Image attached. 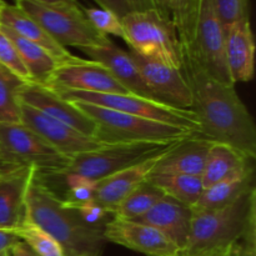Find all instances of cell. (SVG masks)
Wrapping results in <instances>:
<instances>
[{
    "instance_id": "obj_1",
    "label": "cell",
    "mask_w": 256,
    "mask_h": 256,
    "mask_svg": "<svg viewBox=\"0 0 256 256\" xmlns=\"http://www.w3.org/2000/svg\"><path fill=\"white\" fill-rule=\"evenodd\" d=\"M182 72L192 90V110L199 120V135L229 145L254 162L256 125L235 85L210 76L185 48H182Z\"/></svg>"
},
{
    "instance_id": "obj_2",
    "label": "cell",
    "mask_w": 256,
    "mask_h": 256,
    "mask_svg": "<svg viewBox=\"0 0 256 256\" xmlns=\"http://www.w3.org/2000/svg\"><path fill=\"white\" fill-rule=\"evenodd\" d=\"M26 216L54 238L64 256L104 254L105 224H86L76 210L62 204V199L38 172L28 189Z\"/></svg>"
},
{
    "instance_id": "obj_3",
    "label": "cell",
    "mask_w": 256,
    "mask_h": 256,
    "mask_svg": "<svg viewBox=\"0 0 256 256\" xmlns=\"http://www.w3.org/2000/svg\"><path fill=\"white\" fill-rule=\"evenodd\" d=\"M192 212L189 239L182 256H222L256 222V188L219 209Z\"/></svg>"
},
{
    "instance_id": "obj_4",
    "label": "cell",
    "mask_w": 256,
    "mask_h": 256,
    "mask_svg": "<svg viewBox=\"0 0 256 256\" xmlns=\"http://www.w3.org/2000/svg\"><path fill=\"white\" fill-rule=\"evenodd\" d=\"M96 124L95 138L108 144L116 142H175L195 132L182 128L98 105L70 102Z\"/></svg>"
},
{
    "instance_id": "obj_5",
    "label": "cell",
    "mask_w": 256,
    "mask_h": 256,
    "mask_svg": "<svg viewBox=\"0 0 256 256\" xmlns=\"http://www.w3.org/2000/svg\"><path fill=\"white\" fill-rule=\"evenodd\" d=\"M16 6L36 22L62 46L82 49L99 46L112 40L98 32L75 2H44L36 0H20Z\"/></svg>"
},
{
    "instance_id": "obj_6",
    "label": "cell",
    "mask_w": 256,
    "mask_h": 256,
    "mask_svg": "<svg viewBox=\"0 0 256 256\" xmlns=\"http://www.w3.org/2000/svg\"><path fill=\"white\" fill-rule=\"evenodd\" d=\"M124 40L142 56L182 69V45L170 19L156 10L132 12L122 19Z\"/></svg>"
},
{
    "instance_id": "obj_7",
    "label": "cell",
    "mask_w": 256,
    "mask_h": 256,
    "mask_svg": "<svg viewBox=\"0 0 256 256\" xmlns=\"http://www.w3.org/2000/svg\"><path fill=\"white\" fill-rule=\"evenodd\" d=\"M55 92L68 102H80L98 105V106L182 128L195 134L200 132L199 120L192 109L170 106L158 100L139 96L132 92H75V90H59Z\"/></svg>"
},
{
    "instance_id": "obj_8",
    "label": "cell",
    "mask_w": 256,
    "mask_h": 256,
    "mask_svg": "<svg viewBox=\"0 0 256 256\" xmlns=\"http://www.w3.org/2000/svg\"><path fill=\"white\" fill-rule=\"evenodd\" d=\"M175 142H136L106 144L92 152L72 156L66 169L55 176L74 175L92 182H99L136 162L166 152Z\"/></svg>"
},
{
    "instance_id": "obj_9",
    "label": "cell",
    "mask_w": 256,
    "mask_h": 256,
    "mask_svg": "<svg viewBox=\"0 0 256 256\" xmlns=\"http://www.w3.org/2000/svg\"><path fill=\"white\" fill-rule=\"evenodd\" d=\"M70 160L22 122L0 124L2 162L32 166L42 176H55L66 169Z\"/></svg>"
},
{
    "instance_id": "obj_10",
    "label": "cell",
    "mask_w": 256,
    "mask_h": 256,
    "mask_svg": "<svg viewBox=\"0 0 256 256\" xmlns=\"http://www.w3.org/2000/svg\"><path fill=\"white\" fill-rule=\"evenodd\" d=\"M190 50L200 66L214 79L232 84L225 56V28L220 22L212 0H199L194 42Z\"/></svg>"
},
{
    "instance_id": "obj_11",
    "label": "cell",
    "mask_w": 256,
    "mask_h": 256,
    "mask_svg": "<svg viewBox=\"0 0 256 256\" xmlns=\"http://www.w3.org/2000/svg\"><path fill=\"white\" fill-rule=\"evenodd\" d=\"M44 86L85 92H129L100 62L72 56L59 62Z\"/></svg>"
},
{
    "instance_id": "obj_12",
    "label": "cell",
    "mask_w": 256,
    "mask_h": 256,
    "mask_svg": "<svg viewBox=\"0 0 256 256\" xmlns=\"http://www.w3.org/2000/svg\"><path fill=\"white\" fill-rule=\"evenodd\" d=\"M20 122L35 134L39 135L50 146L70 159L75 155L92 152L108 144L94 136L82 134L69 125L58 122L22 102Z\"/></svg>"
},
{
    "instance_id": "obj_13",
    "label": "cell",
    "mask_w": 256,
    "mask_h": 256,
    "mask_svg": "<svg viewBox=\"0 0 256 256\" xmlns=\"http://www.w3.org/2000/svg\"><path fill=\"white\" fill-rule=\"evenodd\" d=\"M155 100L180 109H192V94L182 69L129 52Z\"/></svg>"
},
{
    "instance_id": "obj_14",
    "label": "cell",
    "mask_w": 256,
    "mask_h": 256,
    "mask_svg": "<svg viewBox=\"0 0 256 256\" xmlns=\"http://www.w3.org/2000/svg\"><path fill=\"white\" fill-rule=\"evenodd\" d=\"M106 242L120 245L146 256H182V250L160 230L136 222L112 216L104 226Z\"/></svg>"
},
{
    "instance_id": "obj_15",
    "label": "cell",
    "mask_w": 256,
    "mask_h": 256,
    "mask_svg": "<svg viewBox=\"0 0 256 256\" xmlns=\"http://www.w3.org/2000/svg\"><path fill=\"white\" fill-rule=\"evenodd\" d=\"M20 102L88 136L96 135V124L72 102L44 85L26 82L19 92Z\"/></svg>"
},
{
    "instance_id": "obj_16",
    "label": "cell",
    "mask_w": 256,
    "mask_h": 256,
    "mask_svg": "<svg viewBox=\"0 0 256 256\" xmlns=\"http://www.w3.org/2000/svg\"><path fill=\"white\" fill-rule=\"evenodd\" d=\"M164 152L154 155V156L136 162L126 169L120 170L105 179L95 182L94 202L102 205L109 214H112L115 208L128 195L132 194L138 186L146 182L148 176L154 172L158 162Z\"/></svg>"
},
{
    "instance_id": "obj_17",
    "label": "cell",
    "mask_w": 256,
    "mask_h": 256,
    "mask_svg": "<svg viewBox=\"0 0 256 256\" xmlns=\"http://www.w3.org/2000/svg\"><path fill=\"white\" fill-rule=\"evenodd\" d=\"M35 172L20 166L0 176V230L15 232L26 222V194Z\"/></svg>"
},
{
    "instance_id": "obj_18",
    "label": "cell",
    "mask_w": 256,
    "mask_h": 256,
    "mask_svg": "<svg viewBox=\"0 0 256 256\" xmlns=\"http://www.w3.org/2000/svg\"><path fill=\"white\" fill-rule=\"evenodd\" d=\"M225 56L232 84L248 82L254 78L255 42L249 19L225 29Z\"/></svg>"
},
{
    "instance_id": "obj_19",
    "label": "cell",
    "mask_w": 256,
    "mask_h": 256,
    "mask_svg": "<svg viewBox=\"0 0 256 256\" xmlns=\"http://www.w3.org/2000/svg\"><path fill=\"white\" fill-rule=\"evenodd\" d=\"M212 142L199 134L189 135L162 155L152 172L202 176Z\"/></svg>"
},
{
    "instance_id": "obj_20",
    "label": "cell",
    "mask_w": 256,
    "mask_h": 256,
    "mask_svg": "<svg viewBox=\"0 0 256 256\" xmlns=\"http://www.w3.org/2000/svg\"><path fill=\"white\" fill-rule=\"evenodd\" d=\"M80 50L89 56L90 60L104 65L129 92L154 99L129 52L120 49L112 42L99 46L82 48Z\"/></svg>"
},
{
    "instance_id": "obj_21",
    "label": "cell",
    "mask_w": 256,
    "mask_h": 256,
    "mask_svg": "<svg viewBox=\"0 0 256 256\" xmlns=\"http://www.w3.org/2000/svg\"><path fill=\"white\" fill-rule=\"evenodd\" d=\"M192 214V209L186 205L164 196L136 222L160 230L182 250V254L189 239Z\"/></svg>"
},
{
    "instance_id": "obj_22",
    "label": "cell",
    "mask_w": 256,
    "mask_h": 256,
    "mask_svg": "<svg viewBox=\"0 0 256 256\" xmlns=\"http://www.w3.org/2000/svg\"><path fill=\"white\" fill-rule=\"evenodd\" d=\"M0 25L9 28L18 35L24 39L39 45L42 49L46 50L58 62H66L72 59L74 55L66 49L58 44L49 34L44 30V28L35 22L32 16L22 12L16 5L6 4L0 12Z\"/></svg>"
},
{
    "instance_id": "obj_23",
    "label": "cell",
    "mask_w": 256,
    "mask_h": 256,
    "mask_svg": "<svg viewBox=\"0 0 256 256\" xmlns=\"http://www.w3.org/2000/svg\"><path fill=\"white\" fill-rule=\"evenodd\" d=\"M252 162H254L245 158L234 148L214 142L210 146L206 164L202 175L204 188L244 176L254 170Z\"/></svg>"
},
{
    "instance_id": "obj_24",
    "label": "cell",
    "mask_w": 256,
    "mask_h": 256,
    "mask_svg": "<svg viewBox=\"0 0 256 256\" xmlns=\"http://www.w3.org/2000/svg\"><path fill=\"white\" fill-rule=\"evenodd\" d=\"M0 28L14 42L15 48L22 56V62H24L30 76H32V82L40 85L46 84L48 79L59 62L39 45L24 39L4 25H0Z\"/></svg>"
},
{
    "instance_id": "obj_25",
    "label": "cell",
    "mask_w": 256,
    "mask_h": 256,
    "mask_svg": "<svg viewBox=\"0 0 256 256\" xmlns=\"http://www.w3.org/2000/svg\"><path fill=\"white\" fill-rule=\"evenodd\" d=\"M146 180L162 190L165 196L172 198L190 209L195 206L204 190L202 176L194 175L152 172Z\"/></svg>"
},
{
    "instance_id": "obj_26",
    "label": "cell",
    "mask_w": 256,
    "mask_h": 256,
    "mask_svg": "<svg viewBox=\"0 0 256 256\" xmlns=\"http://www.w3.org/2000/svg\"><path fill=\"white\" fill-rule=\"evenodd\" d=\"M255 186L254 170L236 179L218 182L204 188L199 200L192 210H214L225 206Z\"/></svg>"
},
{
    "instance_id": "obj_27",
    "label": "cell",
    "mask_w": 256,
    "mask_h": 256,
    "mask_svg": "<svg viewBox=\"0 0 256 256\" xmlns=\"http://www.w3.org/2000/svg\"><path fill=\"white\" fill-rule=\"evenodd\" d=\"M164 192L156 186L146 182L138 186L130 195H128L112 212V216L128 220H136L149 212L156 202L164 198Z\"/></svg>"
},
{
    "instance_id": "obj_28",
    "label": "cell",
    "mask_w": 256,
    "mask_h": 256,
    "mask_svg": "<svg viewBox=\"0 0 256 256\" xmlns=\"http://www.w3.org/2000/svg\"><path fill=\"white\" fill-rule=\"evenodd\" d=\"M26 84L0 65V124L20 122L19 92Z\"/></svg>"
},
{
    "instance_id": "obj_29",
    "label": "cell",
    "mask_w": 256,
    "mask_h": 256,
    "mask_svg": "<svg viewBox=\"0 0 256 256\" xmlns=\"http://www.w3.org/2000/svg\"><path fill=\"white\" fill-rule=\"evenodd\" d=\"M170 18L182 46H192L194 42L199 0H169Z\"/></svg>"
},
{
    "instance_id": "obj_30",
    "label": "cell",
    "mask_w": 256,
    "mask_h": 256,
    "mask_svg": "<svg viewBox=\"0 0 256 256\" xmlns=\"http://www.w3.org/2000/svg\"><path fill=\"white\" fill-rule=\"evenodd\" d=\"M14 232L38 256H64L62 248L54 238L30 220L26 219V222Z\"/></svg>"
},
{
    "instance_id": "obj_31",
    "label": "cell",
    "mask_w": 256,
    "mask_h": 256,
    "mask_svg": "<svg viewBox=\"0 0 256 256\" xmlns=\"http://www.w3.org/2000/svg\"><path fill=\"white\" fill-rule=\"evenodd\" d=\"M54 178H62L65 185L68 186L65 196L60 198L62 204L66 205V206L76 209L80 205L94 200L95 182L80 176H74V175H62V176Z\"/></svg>"
},
{
    "instance_id": "obj_32",
    "label": "cell",
    "mask_w": 256,
    "mask_h": 256,
    "mask_svg": "<svg viewBox=\"0 0 256 256\" xmlns=\"http://www.w3.org/2000/svg\"><path fill=\"white\" fill-rule=\"evenodd\" d=\"M0 65L10 70L22 82H32V76L22 62V56L15 48L14 42L2 32V28H0Z\"/></svg>"
},
{
    "instance_id": "obj_33",
    "label": "cell",
    "mask_w": 256,
    "mask_h": 256,
    "mask_svg": "<svg viewBox=\"0 0 256 256\" xmlns=\"http://www.w3.org/2000/svg\"><path fill=\"white\" fill-rule=\"evenodd\" d=\"M84 14L90 24L102 35L105 36L114 35L124 40L125 34L122 19L118 18L114 12L102 9V8H90V9L84 10Z\"/></svg>"
},
{
    "instance_id": "obj_34",
    "label": "cell",
    "mask_w": 256,
    "mask_h": 256,
    "mask_svg": "<svg viewBox=\"0 0 256 256\" xmlns=\"http://www.w3.org/2000/svg\"><path fill=\"white\" fill-rule=\"evenodd\" d=\"M212 2L225 29L234 22L249 19V0H212Z\"/></svg>"
},
{
    "instance_id": "obj_35",
    "label": "cell",
    "mask_w": 256,
    "mask_h": 256,
    "mask_svg": "<svg viewBox=\"0 0 256 256\" xmlns=\"http://www.w3.org/2000/svg\"><path fill=\"white\" fill-rule=\"evenodd\" d=\"M75 210L79 212L80 218L89 225H104L106 222L105 216L109 214L102 205H99L94 200L80 205Z\"/></svg>"
},
{
    "instance_id": "obj_36",
    "label": "cell",
    "mask_w": 256,
    "mask_h": 256,
    "mask_svg": "<svg viewBox=\"0 0 256 256\" xmlns=\"http://www.w3.org/2000/svg\"><path fill=\"white\" fill-rule=\"evenodd\" d=\"M238 256H256V222L238 244Z\"/></svg>"
},
{
    "instance_id": "obj_37",
    "label": "cell",
    "mask_w": 256,
    "mask_h": 256,
    "mask_svg": "<svg viewBox=\"0 0 256 256\" xmlns=\"http://www.w3.org/2000/svg\"><path fill=\"white\" fill-rule=\"evenodd\" d=\"M94 2H96L102 9L114 12L120 19L132 12V9L128 0H94Z\"/></svg>"
},
{
    "instance_id": "obj_38",
    "label": "cell",
    "mask_w": 256,
    "mask_h": 256,
    "mask_svg": "<svg viewBox=\"0 0 256 256\" xmlns=\"http://www.w3.org/2000/svg\"><path fill=\"white\" fill-rule=\"evenodd\" d=\"M19 242V236L14 232L0 230V256H12V249Z\"/></svg>"
},
{
    "instance_id": "obj_39",
    "label": "cell",
    "mask_w": 256,
    "mask_h": 256,
    "mask_svg": "<svg viewBox=\"0 0 256 256\" xmlns=\"http://www.w3.org/2000/svg\"><path fill=\"white\" fill-rule=\"evenodd\" d=\"M132 6V12H146V10H155L152 0H128Z\"/></svg>"
},
{
    "instance_id": "obj_40",
    "label": "cell",
    "mask_w": 256,
    "mask_h": 256,
    "mask_svg": "<svg viewBox=\"0 0 256 256\" xmlns=\"http://www.w3.org/2000/svg\"><path fill=\"white\" fill-rule=\"evenodd\" d=\"M12 256H38V255L35 254V252H32L26 244H24V242L20 240V242L15 245L14 249H12Z\"/></svg>"
},
{
    "instance_id": "obj_41",
    "label": "cell",
    "mask_w": 256,
    "mask_h": 256,
    "mask_svg": "<svg viewBox=\"0 0 256 256\" xmlns=\"http://www.w3.org/2000/svg\"><path fill=\"white\" fill-rule=\"evenodd\" d=\"M152 2H154L155 10H156L162 16L172 20V18H170L169 0H152Z\"/></svg>"
},
{
    "instance_id": "obj_42",
    "label": "cell",
    "mask_w": 256,
    "mask_h": 256,
    "mask_svg": "<svg viewBox=\"0 0 256 256\" xmlns=\"http://www.w3.org/2000/svg\"><path fill=\"white\" fill-rule=\"evenodd\" d=\"M16 168H20V166H15V165L5 164V162H0V175L6 174V172H12V170L16 169Z\"/></svg>"
},
{
    "instance_id": "obj_43",
    "label": "cell",
    "mask_w": 256,
    "mask_h": 256,
    "mask_svg": "<svg viewBox=\"0 0 256 256\" xmlns=\"http://www.w3.org/2000/svg\"><path fill=\"white\" fill-rule=\"evenodd\" d=\"M14 2V4H16L18 2H20V0H12ZM36 2H75V4H78V2H74V0H36Z\"/></svg>"
},
{
    "instance_id": "obj_44",
    "label": "cell",
    "mask_w": 256,
    "mask_h": 256,
    "mask_svg": "<svg viewBox=\"0 0 256 256\" xmlns=\"http://www.w3.org/2000/svg\"><path fill=\"white\" fill-rule=\"evenodd\" d=\"M222 256H238V245L234 248V249L230 250L229 252H226V254L222 255Z\"/></svg>"
},
{
    "instance_id": "obj_45",
    "label": "cell",
    "mask_w": 256,
    "mask_h": 256,
    "mask_svg": "<svg viewBox=\"0 0 256 256\" xmlns=\"http://www.w3.org/2000/svg\"><path fill=\"white\" fill-rule=\"evenodd\" d=\"M5 5H6V2H4V0H0V12H2V8L5 6Z\"/></svg>"
},
{
    "instance_id": "obj_46",
    "label": "cell",
    "mask_w": 256,
    "mask_h": 256,
    "mask_svg": "<svg viewBox=\"0 0 256 256\" xmlns=\"http://www.w3.org/2000/svg\"><path fill=\"white\" fill-rule=\"evenodd\" d=\"M2 175H4V174H2ZM2 175H0V176H2Z\"/></svg>"
},
{
    "instance_id": "obj_47",
    "label": "cell",
    "mask_w": 256,
    "mask_h": 256,
    "mask_svg": "<svg viewBox=\"0 0 256 256\" xmlns=\"http://www.w3.org/2000/svg\"><path fill=\"white\" fill-rule=\"evenodd\" d=\"M74 2H76V0H74Z\"/></svg>"
}]
</instances>
